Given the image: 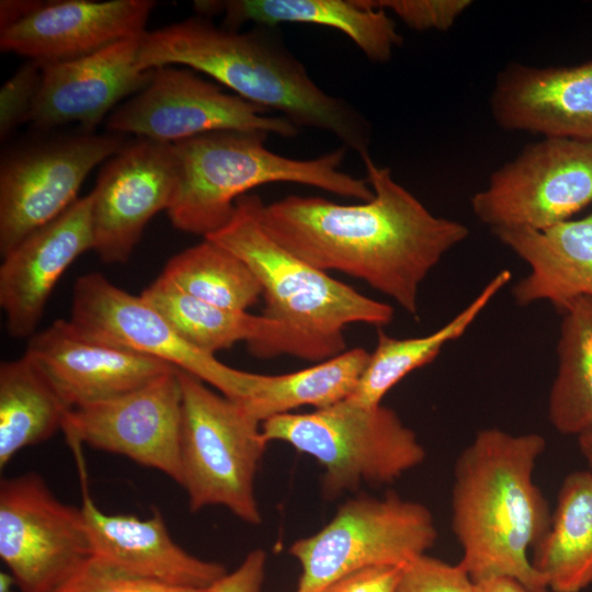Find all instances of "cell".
Returning a JSON list of instances; mask_svg holds the SVG:
<instances>
[{
	"instance_id": "1",
	"label": "cell",
	"mask_w": 592,
	"mask_h": 592,
	"mask_svg": "<svg viewBox=\"0 0 592 592\" xmlns=\"http://www.w3.org/2000/svg\"><path fill=\"white\" fill-rule=\"evenodd\" d=\"M373 197L338 204L319 196L288 195L258 216L281 247L323 271L361 280L407 314L419 311L420 286L443 257L469 235L465 224L433 215L396 182L388 168L363 159Z\"/></svg>"
},
{
	"instance_id": "2",
	"label": "cell",
	"mask_w": 592,
	"mask_h": 592,
	"mask_svg": "<svg viewBox=\"0 0 592 592\" xmlns=\"http://www.w3.org/2000/svg\"><path fill=\"white\" fill-rule=\"evenodd\" d=\"M163 66H186L205 73L298 128L323 130L362 160L369 156V122L348 101L322 90L275 27L254 25L240 32L195 15L146 31L139 41L137 68L148 71Z\"/></svg>"
},
{
	"instance_id": "3",
	"label": "cell",
	"mask_w": 592,
	"mask_h": 592,
	"mask_svg": "<svg viewBox=\"0 0 592 592\" xmlns=\"http://www.w3.org/2000/svg\"><path fill=\"white\" fill-rule=\"evenodd\" d=\"M545 448L538 433L487 428L457 457L452 527L463 550L459 565L475 582L508 577L530 592H549L530 557L553 515L534 481Z\"/></svg>"
},
{
	"instance_id": "4",
	"label": "cell",
	"mask_w": 592,
	"mask_h": 592,
	"mask_svg": "<svg viewBox=\"0 0 592 592\" xmlns=\"http://www.w3.org/2000/svg\"><path fill=\"white\" fill-rule=\"evenodd\" d=\"M260 198L239 197L229 223L206 238L243 260L261 284L262 315L280 326L273 356L319 363L346 350V326L380 328L392 321V306L361 294L276 243L260 223Z\"/></svg>"
},
{
	"instance_id": "5",
	"label": "cell",
	"mask_w": 592,
	"mask_h": 592,
	"mask_svg": "<svg viewBox=\"0 0 592 592\" xmlns=\"http://www.w3.org/2000/svg\"><path fill=\"white\" fill-rule=\"evenodd\" d=\"M269 134L217 130L173 144L178 183L167 210L172 225L206 238L231 219L236 201L266 183L291 182L367 202V179L340 170L346 153L341 146L314 159H293L265 146Z\"/></svg>"
},
{
	"instance_id": "6",
	"label": "cell",
	"mask_w": 592,
	"mask_h": 592,
	"mask_svg": "<svg viewBox=\"0 0 592 592\" xmlns=\"http://www.w3.org/2000/svg\"><path fill=\"white\" fill-rule=\"evenodd\" d=\"M182 392L181 483L192 512L218 505L250 525L262 515L255 475L267 443L242 402L179 371Z\"/></svg>"
},
{
	"instance_id": "7",
	"label": "cell",
	"mask_w": 592,
	"mask_h": 592,
	"mask_svg": "<svg viewBox=\"0 0 592 592\" xmlns=\"http://www.w3.org/2000/svg\"><path fill=\"white\" fill-rule=\"evenodd\" d=\"M261 430L266 443L281 441L314 457L325 469L328 497L363 483L394 482L425 458L413 430L383 405L361 408L342 400L312 412L272 417Z\"/></svg>"
},
{
	"instance_id": "8",
	"label": "cell",
	"mask_w": 592,
	"mask_h": 592,
	"mask_svg": "<svg viewBox=\"0 0 592 592\" xmlns=\"http://www.w3.org/2000/svg\"><path fill=\"white\" fill-rule=\"evenodd\" d=\"M436 537L433 516L419 502L395 493L350 499L320 531L291 545L288 553L301 569L294 592H320L371 567H402L425 554Z\"/></svg>"
},
{
	"instance_id": "9",
	"label": "cell",
	"mask_w": 592,
	"mask_h": 592,
	"mask_svg": "<svg viewBox=\"0 0 592 592\" xmlns=\"http://www.w3.org/2000/svg\"><path fill=\"white\" fill-rule=\"evenodd\" d=\"M592 203V141L543 138L491 173L470 198L492 231L544 230Z\"/></svg>"
},
{
	"instance_id": "10",
	"label": "cell",
	"mask_w": 592,
	"mask_h": 592,
	"mask_svg": "<svg viewBox=\"0 0 592 592\" xmlns=\"http://www.w3.org/2000/svg\"><path fill=\"white\" fill-rule=\"evenodd\" d=\"M126 139L112 133L57 135L16 146L0 161V253L8 254L77 200L87 175Z\"/></svg>"
},
{
	"instance_id": "11",
	"label": "cell",
	"mask_w": 592,
	"mask_h": 592,
	"mask_svg": "<svg viewBox=\"0 0 592 592\" xmlns=\"http://www.w3.org/2000/svg\"><path fill=\"white\" fill-rule=\"evenodd\" d=\"M109 133L174 144L217 130H249L296 137L299 128L195 71L175 66L153 69L148 84L105 119Z\"/></svg>"
},
{
	"instance_id": "12",
	"label": "cell",
	"mask_w": 592,
	"mask_h": 592,
	"mask_svg": "<svg viewBox=\"0 0 592 592\" xmlns=\"http://www.w3.org/2000/svg\"><path fill=\"white\" fill-rule=\"evenodd\" d=\"M92 555L81 508L29 471L0 482V558L20 592H52Z\"/></svg>"
},
{
	"instance_id": "13",
	"label": "cell",
	"mask_w": 592,
	"mask_h": 592,
	"mask_svg": "<svg viewBox=\"0 0 592 592\" xmlns=\"http://www.w3.org/2000/svg\"><path fill=\"white\" fill-rule=\"evenodd\" d=\"M70 320L106 340L159 358L237 401L251 399L264 374L230 367L183 339L140 295L111 283L100 273L77 278Z\"/></svg>"
},
{
	"instance_id": "14",
	"label": "cell",
	"mask_w": 592,
	"mask_h": 592,
	"mask_svg": "<svg viewBox=\"0 0 592 592\" xmlns=\"http://www.w3.org/2000/svg\"><path fill=\"white\" fill-rule=\"evenodd\" d=\"M178 368L113 398L71 409L70 445L117 454L181 483L182 392Z\"/></svg>"
},
{
	"instance_id": "15",
	"label": "cell",
	"mask_w": 592,
	"mask_h": 592,
	"mask_svg": "<svg viewBox=\"0 0 592 592\" xmlns=\"http://www.w3.org/2000/svg\"><path fill=\"white\" fill-rule=\"evenodd\" d=\"M178 183L173 144L136 137L102 166L91 194L93 251L125 263L159 212L172 204Z\"/></svg>"
},
{
	"instance_id": "16",
	"label": "cell",
	"mask_w": 592,
	"mask_h": 592,
	"mask_svg": "<svg viewBox=\"0 0 592 592\" xmlns=\"http://www.w3.org/2000/svg\"><path fill=\"white\" fill-rule=\"evenodd\" d=\"M152 0L25 1L21 15L0 27V49L43 65L78 59L140 37Z\"/></svg>"
},
{
	"instance_id": "17",
	"label": "cell",
	"mask_w": 592,
	"mask_h": 592,
	"mask_svg": "<svg viewBox=\"0 0 592 592\" xmlns=\"http://www.w3.org/2000/svg\"><path fill=\"white\" fill-rule=\"evenodd\" d=\"M25 353L73 409L136 389L175 369L166 362L57 319L29 339Z\"/></svg>"
},
{
	"instance_id": "18",
	"label": "cell",
	"mask_w": 592,
	"mask_h": 592,
	"mask_svg": "<svg viewBox=\"0 0 592 592\" xmlns=\"http://www.w3.org/2000/svg\"><path fill=\"white\" fill-rule=\"evenodd\" d=\"M140 37L78 59L43 65L42 86L29 123L43 132L76 124L81 132L93 133L119 101L138 93L151 79L153 69L137 68Z\"/></svg>"
},
{
	"instance_id": "19",
	"label": "cell",
	"mask_w": 592,
	"mask_h": 592,
	"mask_svg": "<svg viewBox=\"0 0 592 592\" xmlns=\"http://www.w3.org/2000/svg\"><path fill=\"white\" fill-rule=\"evenodd\" d=\"M89 250H93L90 193L2 257L0 307L12 337L30 339L36 333L57 282Z\"/></svg>"
},
{
	"instance_id": "20",
	"label": "cell",
	"mask_w": 592,
	"mask_h": 592,
	"mask_svg": "<svg viewBox=\"0 0 592 592\" xmlns=\"http://www.w3.org/2000/svg\"><path fill=\"white\" fill-rule=\"evenodd\" d=\"M490 110L505 130L592 141V59L573 66L510 64L497 76Z\"/></svg>"
},
{
	"instance_id": "21",
	"label": "cell",
	"mask_w": 592,
	"mask_h": 592,
	"mask_svg": "<svg viewBox=\"0 0 592 592\" xmlns=\"http://www.w3.org/2000/svg\"><path fill=\"white\" fill-rule=\"evenodd\" d=\"M82 487L81 511L92 555L132 573L167 584L208 589L227 573L218 562L198 558L170 535L161 512L140 519L100 510Z\"/></svg>"
},
{
	"instance_id": "22",
	"label": "cell",
	"mask_w": 592,
	"mask_h": 592,
	"mask_svg": "<svg viewBox=\"0 0 592 592\" xmlns=\"http://www.w3.org/2000/svg\"><path fill=\"white\" fill-rule=\"evenodd\" d=\"M492 232L530 267L512 287L516 304L544 300L562 314L577 299L592 298V214L544 230Z\"/></svg>"
},
{
	"instance_id": "23",
	"label": "cell",
	"mask_w": 592,
	"mask_h": 592,
	"mask_svg": "<svg viewBox=\"0 0 592 592\" xmlns=\"http://www.w3.org/2000/svg\"><path fill=\"white\" fill-rule=\"evenodd\" d=\"M221 26L239 30L246 23L275 27L303 23L331 27L345 34L374 62H387L402 43L386 11L364 0H218Z\"/></svg>"
},
{
	"instance_id": "24",
	"label": "cell",
	"mask_w": 592,
	"mask_h": 592,
	"mask_svg": "<svg viewBox=\"0 0 592 592\" xmlns=\"http://www.w3.org/2000/svg\"><path fill=\"white\" fill-rule=\"evenodd\" d=\"M140 296L183 339L206 353L215 355L244 341L253 355L273 357L280 326L263 315L229 310L205 303L183 292L162 274Z\"/></svg>"
},
{
	"instance_id": "25",
	"label": "cell",
	"mask_w": 592,
	"mask_h": 592,
	"mask_svg": "<svg viewBox=\"0 0 592 592\" xmlns=\"http://www.w3.org/2000/svg\"><path fill=\"white\" fill-rule=\"evenodd\" d=\"M532 562L551 592H581L592 583V473L569 474Z\"/></svg>"
},
{
	"instance_id": "26",
	"label": "cell",
	"mask_w": 592,
	"mask_h": 592,
	"mask_svg": "<svg viewBox=\"0 0 592 592\" xmlns=\"http://www.w3.org/2000/svg\"><path fill=\"white\" fill-rule=\"evenodd\" d=\"M511 278V271H500L453 319L426 335L398 339L378 329L376 348L354 390L344 400L361 408L382 405L400 380L434 361L448 342L460 338Z\"/></svg>"
},
{
	"instance_id": "27",
	"label": "cell",
	"mask_w": 592,
	"mask_h": 592,
	"mask_svg": "<svg viewBox=\"0 0 592 592\" xmlns=\"http://www.w3.org/2000/svg\"><path fill=\"white\" fill-rule=\"evenodd\" d=\"M71 410L27 353L0 364V468L23 448L52 437Z\"/></svg>"
},
{
	"instance_id": "28",
	"label": "cell",
	"mask_w": 592,
	"mask_h": 592,
	"mask_svg": "<svg viewBox=\"0 0 592 592\" xmlns=\"http://www.w3.org/2000/svg\"><path fill=\"white\" fill-rule=\"evenodd\" d=\"M557 357L548 419L559 433L578 437L592 431V298H579L562 312Z\"/></svg>"
},
{
	"instance_id": "29",
	"label": "cell",
	"mask_w": 592,
	"mask_h": 592,
	"mask_svg": "<svg viewBox=\"0 0 592 592\" xmlns=\"http://www.w3.org/2000/svg\"><path fill=\"white\" fill-rule=\"evenodd\" d=\"M371 353L363 348L282 375H265L258 392L240 401L261 423L303 406L321 409L344 400L354 390Z\"/></svg>"
},
{
	"instance_id": "30",
	"label": "cell",
	"mask_w": 592,
	"mask_h": 592,
	"mask_svg": "<svg viewBox=\"0 0 592 592\" xmlns=\"http://www.w3.org/2000/svg\"><path fill=\"white\" fill-rule=\"evenodd\" d=\"M161 274L191 296L235 311H247L263 294L248 264L207 238L173 255Z\"/></svg>"
},
{
	"instance_id": "31",
	"label": "cell",
	"mask_w": 592,
	"mask_h": 592,
	"mask_svg": "<svg viewBox=\"0 0 592 592\" xmlns=\"http://www.w3.org/2000/svg\"><path fill=\"white\" fill-rule=\"evenodd\" d=\"M52 592H208V589L182 588L151 580L91 555Z\"/></svg>"
},
{
	"instance_id": "32",
	"label": "cell",
	"mask_w": 592,
	"mask_h": 592,
	"mask_svg": "<svg viewBox=\"0 0 592 592\" xmlns=\"http://www.w3.org/2000/svg\"><path fill=\"white\" fill-rule=\"evenodd\" d=\"M395 592H476V583L459 562L423 554L401 568Z\"/></svg>"
},
{
	"instance_id": "33",
	"label": "cell",
	"mask_w": 592,
	"mask_h": 592,
	"mask_svg": "<svg viewBox=\"0 0 592 592\" xmlns=\"http://www.w3.org/2000/svg\"><path fill=\"white\" fill-rule=\"evenodd\" d=\"M43 80V64L26 60L1 87L0 138L29 123Z\"/></svg>"
},
{
	"instance_id": "34",
	"label": "cell",
	"mask_w": 592,
	"mask_h": 592,
	"mask_svg": "<svg viewBox=\"0 0 592 592\" xmlns=\"http://www.w3.org/2000/svg\"><path fill=\"white\" fill-rule=\"evenodd\" d=\"M374 9L394 13L408 27L423 31H447L473 4L470 0H364Z\"/></svg>"
},
{
	"instance_id": "35",
	"label": "cell",
	"mask_w": 592,
	"mask_h": 592,
	"mask_svg": "<svg viewBox=\"0 0 592 592\" xmlns=\"http://www.w3.org/2000/svg\"><path fill=\"white\" fill-rule=\"evenodd\" d=\"M266 567L263 549H253L241 563L208 588V592H262Z\"/></svg>"
},
{
	"instance_id": "36",
	"label": "cell",
	"mask_w": 592,
	"mask_h": 592,
	"mask_svg": "<svg viewBox=\"0 0 592 592\" xmlns=\"http://www.w3.org/2000/svg\"><path fill=\"white\" fill-rule=\"evenodd\" d=\"M402 567L379 566L355 571L320 592H395Z\"/></svg>"
},
{
	"instance_id": "37",
	"label": "cell",
	"mask_w": 592,
	"mask_h": 592,
	"mask_svg": "<svg viewBox=\"0 0 592 592\" xmlns=\"http://www.w3.org/2000/svg\"><path fill=\"white\" fill-rule=\"evenodd\" d=\"M476 592H530L521 582L508 577L477 581Z\"/></svg>"
},
{
	"instance_id": "38",
	"label": "cell",
	"mask_w": 592,
	"mask_h": 592,
	"mask_svg": "<svg viewBox=\"0 0 592 592\" xmlns=\"http://www.w3.org/2000/svg\"><path fill=\"white\" fill-rule=\"evenodd\" d=\"M578 443L581 454L589 465L592 473V431L578 436Z\"/></svg>"
},
{
	"instance_id": "39",
	"label": "cell",
	"mask_w": 592,
	"mask_h": 592,
	"mask_svg": "<svg viewBox=\"0 0 592 592\" xmlns=\"http://www.w3.org/2000/svg\"><path fill=\"white\" fill-rule=\"evenodd\" d=\"M16 588L13 577L9 572H0V592H13Z\"/></svg>"
}]
</instances>
